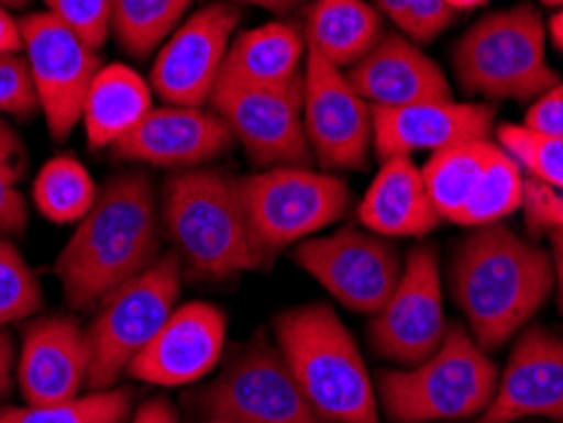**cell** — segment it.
Wrapping results in <instances>:
<instances>
[{"mask_svg":"<svg viewBox=\"0 0 563 423\" xmlns=\"http://www.w3.org/2000/svg\"><path fill=\"white\" fill-rule=\"evenodd\" d=\"M151 110L153 87L135 69L125 64L102 66L87 91L81 112L87 145L92 151H112Z\"/></svg>","mask_w":563,"mask_h":423,"instance_id":"24","label":"cell"},{"mask_svg":"<svg viewBox=\"0 0 563 423\" xmlns=\"http://www.w3.org/2000/svg\"><path fill=\"white\" fill-rule=\"evenodd\" d=\"M99 196L97 182L77 157L48 160L33 180V203L52 223H79Z\"/></svg>","mask_w":563,"mask_h":423,"instance_id":"27","label":"cell"},{"mask_svg":"<svg viewBox=\"0 0 563 423\" xmlns=\"http://www.w3.org/2000/svg\"><path fill=\"white\" fill-rule=\"evenodd\" d=\"M498 365L460 322L442 345L411 368L378 372L376 396L394 423L470 421L483 416L498 388Z\"/></svg>","mask_w":563,"mask_h":423,"instance_id":"5","label":"cell"},{"mask_svg":"<svg viewBox=\"0 0 563 423\" xmlns=\"http://www.w3.org/2000/svg\"><path fill=\"white\" fill-rule=\"evenodd\" d=\"M450 287L475 343L500 350L553 294L551 252L503 223L479 226L454 248Z\"/></svg>","mask_w":563,"mask_h":423,"instance_id":"2","label":"cell"},{"mask_svg":"<svg viewBox=\"0 0 563 423\" xmlns=\"http://www.w3.org/2000/svg\"><path fill=\"white\" fill-rule=\"evenodd\" d=\"M194 0H112V33L135 59L157 52L184 23Z\"/></svg>","mask_w":563,"mask_h":423,"instance_id":"28","label":"cell"},{"mask_svg":"<svg viewBox=\"0 0 563 423\" xmlns=\"http://www.w3.org/2000/svg\"><path fill=\"white\" fill-rule=\"evenodd\" d=\"M163 215L153 182L125 172L104 182L56 259L64 297L89 310L161 259Z\"/></svg>","mask_w":563,"mask_h":423,"instance_id":"1","label":"cell"},{"mask_svg":"<svg viewBox=\"0 0 563 423\" xmlns=\"http://www.w3.org/2000/svg\"><path fill=\"white\" fill-rule=\"evenodd\" d=\"M446 335L444 289L439 254L432 244H419L404 256L399 285L374 314L368 327L378 358L411 368L427 360Z\"/></svg>","mask_w":563,"mask_h":423,"instance_id":"12","label":"cell"},{"mask_svg":"<svg viewBox=\"0 0 563 423\" xmlns=\"http://www.w3.org/2000/svg\"><path fill=\"white\" fill-rule=\"evenodd\" d=\"M361 226L384 238H421L439 226L421 168L411 157L380 160L376 178L358 203Z\"/></svg>","mask_w":563,"mask_h":423,"instance_id":"22","label":"cell"},{"mask_svg":"<svg viewBox=\"0 0 563 423\" xmlns=\"http://www.w3.org/2000/svg\"><path fill=\"white\" fill-rule=\"evenodd\" d=\"M31 3V0H0V5H5L8 11H11V8H26Z\"/></svg>","mask_w":563,"mask_h":423,"instance_id":"48","label":"cell"},{"mask_svg":"<svg viewBox=\"0 0 563 423\" xmlns=\"http://www.w3.org/2000/svg\"><path fill=\"white\" fill-rule=\"evenodd\" d=\"M277 347L300 391L328 423H378L376 383L330 304L285 310L275 320Z\"/></svg>","mask_w":563,"mask_h":423,"instance_id":"3","label":"cell"},{"mask_svg":"<svg viewBox=\"0 0 563 423\" xmlns=\"http://www.w3.org/2000/svg\"><path fill=\"white\" fill-rule=\"evenodd\" d=\"M305 59V33L287 21H272L231 38L221 77L242 85L279 87L302 77Z\"/></svg>","mask_w":563,"mask_h":423,"instance_id":"23","label":"cell"},{"mask_svg":"<svg viewBox=\"0 0 563 423\" xmlns=\"http://www.w3.org/2000/svg\"><path fill=\"white\" fill-rule=\"evenodd\" d=\"M371 107H409L452 99L442 66L404 33H384L363 59L345 71Z\"/></svg>","mask_w":563,"mask_h":423,"instance_id":"21","label":"cell"},{"mask_svg":"<svg viewBox=\"0 0 563 423\" xmlns=\"http://www.w3.org/2000/svg\"><path fill=\"white\" fill-rule=\"evenodd\" d=\"M178 297L180 259L178 254H168L99 302V312L89 327V391H107L118 383L120 372L128 370L161 333L165 320L178 307Z\"/></svg>","mask_w":563,"mask_h":423,"instance_id":"8","label":"cell"},{"mask_svg":"<svg viewBox=\"0 0 563 423\" xmlns=\"http://www.w3.org/2000/svg\"><path fill=\"white\" fill-rule=\"evenodd\" d=\"M132 405L128 388H107L71 401L48 405H15L0 411V423H122Z\"/></svg>","mask_w":563,"mask_h":423,"instance_id":"29","label":"cell"},{"mask_svg":"<svg viewBox=\"0 0 563 423\" xmlns=\"http://www.w3.org/2000/svg\"><path fill=\"white\" fill-rule=\"evenodd\" d=\"M19 23L38 110L52 137L66 140L81 122L87 91L102 69L99 52L46 11L31 13Z\"/></svg>","mask_w":563,"mask_h":423,"instance_id":"13","label":"cell"},{"mask_svg":"<svg viewBox=\"0 0 563 423\" xmlns=\"http://www.w3.org/2000/svg\"><path fill=\"white\" fill-rule=\"evenodd\" d=\"M21 155H23L21 137L15 135V130L11 127V124L0 118V160L15 163Z\"/></svg>","mask_w":563,"mask_h":423,"instance_id":"43","label":"cell"},{"mask_svg":"<svg viewBox=\"0 0 563 423\" xmlns=\"http://www.w3.org/2000/svg\"><path fill=\"white\" fill-rule=\"evenodd\" d=\"M454 74L470 94L533 102L559 85L545 56V23L533 5L487 13L454 46Z\"/></svg>","mask_w":563,"mask_h":423,"instance_id":"6","label":"cell"},{"mask_svg":"<svg viewBox=\"0 0 563 423\" xmlns=\"http://www.w3.org/2000/svg\"><path fill=\"white\" fill-rule=\"evenodd\" d=\"M242 13L234 3H209L180 23L157 52L151 87L163 102L203 107L221 77Z\"/></svg>","mask_w":563,"mask_h":423,"instance_id":"15","label":"cell"},{"mask_svg":"<svg viewBox=\"0 0 563 423\" xmlns=\"http://www.w3.org/2000/svg\"><path fill=\"white\" fill-rule=\"evenodd\" d=\"M128 423H178V416L165 398H153V401L140 405Z\"/></svg>","mask_w":563,"mask_h":423,"instance_id":"39","label":"cell"},{"mask_svg":"<svg viewBox=\"0 0 563 423\" xmlns=\"http://www.w3.org/2000/svg\"><path fill=\"white\" fill-rule=\"evenodd\" d=\"M526 219L533 231L563 229V193L538 180H526Z\"/></svg>","mask_w":563,"mask_h":423,"instance_id":"37","label":"cell"},{"mask_svg":"<svg viewBox=\"0 0 563 423\" xmlns=\"http://www.w3.org/2000/svg\"><path fill=\"white\" fill-rule=\"evenodd\" d=\"M163 231L178 259L209 279L260 269L269 259L246 219L239 178L217 168H190L163 190Z\"/></svg>","mask_w":563,"mask_h":423,"instance_id":"4","label":"cell"},{"mask_svg":"<svg viewBox=\"0 0 563 423\" xmlns=\"http://www.w3.org/2000/svg\"><path fill=\"white\" fill-rule=\"evenodd\" d=\"M229 3H244V5L264 8V11H272V13H285V11H292L295 5H300L302 0H229Z\"/></svg>","mask_w":563,"mask_h":423,"instance_id":"45","label":"cell"},{"mask_svg":"<svg viewBox=\"0 0 563 423\" xmlns=\"http://www.w3.org/2000/svg\"><path fill=\"white\" fill-rule=\"evenodd\" d=\"M38 110V94L23 52L0 54V112L29 120ZM41 112V110H38Z\"/></svg>","mask_w":563,"mask_h":423,"instance_id":"34","label":"cell"},{"mask_svg":"<svg viewBox=\"0 0 563 423\" xmlns=\"http://www.w3.org/2000/svg\"><path fill=\"white\" fill-rule=\"evenodd\" d=\"M493 124V107L477 102L444 99L409 107H374V153L378 160L437 153L467 140H487Z\"/></svg>","mask_w":563,"mask_h":423,"instance_id":"19","label":"cell"},{"mask_svg":"<svg viewBox=\"0 0 563 423\" xmlns=\"http://www.w3.org/2000/svg\"><path fill=\"white\" fill-rule=\"evenodd\" d=\"M209 423H231V421H219V419H213V421H209Z\"/></svg>","mask_w":563,"mask_h":423,"instance_id":"50","label":"cell"},{"mask_svg":"<svg viewBox=\"0 0 563 423\" xmlns=\"http://www.w3.org/2000/svg\"><path fill=\"white\" fill-rule=\"evenodd\" d=\"M444 3L450 5L454 13H462V11H475V8H483L487 0H444Z\"/></svg>","mask_w":563,"mask_h":423,"instance_id":"47","label":"cell"},{"mask_svg":"<svg viewBox=\"0 0 563 423\" xmlns=\"http://www.w3.org/2000/svg\"><path fill=\"white\" fill-rule=\"evenodd\" d=\"M549 36H551V41H553V46H556L559 52L563 54V8H559V11L551 15V21H549Z\"/></svg>","mask_w":563,"mask_h":423,"instance_id":"46","label":"cell"},{"mask_svg":"<svg viewBox=\"0 0 563 423\" xmlns=\"http://www.w3.org/2000/svg\"><path fill=\"white\" fill-rule=\"evenodd\" d=\"M46 13L77 33L87 46L102 52L112 33V0H44Z\"/></svg>","mask_w":563,"mask_h":423,"instance_id":"33","label":"cell"},{"mask_svg":"<svg viewBox=\"0 0 563 423\" xmlns=\"http://www.w3.org/2000/svg\"><path fill=\"white\" fill-rule=\"evenodd\" d=\"M302 33L310 52L341 71L358 64L384 36L380 13L366 0H312Z\"/></svg>","mask_w":563,"mask_h":423,"instance_id":"25","label":"cell"},{"mask_svg":"<svg viewBox=\"0 0 563 423\" xmlns=\"http://www.w3.org/2000/svg\"><path fill=\"white\" fill-rule=\"evenodd\" d=\"M526 419L563 423V337L541 325L518 335L493 401L477 423Z\"/></svg>","mask_w":563,"mask_h":423,"instance_id":"16","label":"cell"},{"mask_svg":"<svg viewBox=\"0 0 563 423\" xmlns=\"http://www.w3.org/2000/svg\"><path fill=\"white\" fill-rule=\"evenodd\" d=\"M407 5H409V0H374L376 11L384 13L386 19H391L396 26H399L404 13H407Z\"/></svg>","mask_w":563,"mask_h":423,"instance_id":"44","label":"cell"},{"mask_svg":"<svg viewBox=\"0 0 563 423\" xmlns=\"http://www.w3.org/2000/svg\"><path fill=\"white\" fill-rule=\"evenodd\" d=\"M292 259L338 304L355 314H376L399 285L404 259L391 238L366 229H338L305 238Z\"/></svg>","mask_w":563,"mask_h":423,"instance_id":"9","label":"cell"},{"mask_svg":"<svg viewBox=\"0 0 563 423\" xmlns=\"http://www.w3.org/2000/svg\"><path fill=\"white\" fill-rule=\"evenodd\" d=\"M495 151L498 145L490 140H467L429 155V160L421 165V178L439 219L460 223L462 213L483 186Z\"/></svg>","mask_w":563,"mask_h":423,"instance_id":"26","label":"cell"},{"mask_svg":"<svg viewBox=\"0 0 563 423\" xmlns=\"http://www.w3.org/2000/svg\"><path fill=\"white\" fill-rule=\"evenodd\" d=\"M454 13L444 0H409L407 13L399 23L404 36H409L413 44H427V41L437 38L450 23L454 21Z\"/></svg>","mask_w":563,"mask_h":423,"instance_id":"35","label":"cell"},{"mask_svg":"<svg viewBox=\"0 0 563 423\" xmlns=\"http://www.w3.org/2000/svg\"><path fill=\"white\" fill-rule=\"evenodd\" d=\"M92 368V343L77 322L48 318L29 327L21 345L19 386L29 405L71 401Z\"/></svg>","mask_w":563,"mask_h":423,"instance_id":"20","label":"cell"},{"mask_svg":"<svg viewBox=\"0 0 563 423\" xmlns=\"http://www.w3.org/2000/svg\"><path fill=\"white\" fill-rule=\"evenodd\" d=\"M246 219L267 256L300 244L341 221L351 209V188L335 172L308 165H277L239 178Z\"/></svg>","mask_w":563,"mask_h":423,"instance_id":"7","label":"cell"},{"mask_svg":"<svg viewBox=\"0 0 563 423\" xmlns=\"http://www.w3.org/2000/svg\"><path fill=\"white\" fill-rule=\"evenodd\" d=\"M209 104L260 168L308 165L314 157L302 118V77L279 87L219 77Z\"/></svg>","mask_w":563,"mask_h":423,"instance_id":"11","label":"cell"},{"mask_svg":"<svg viewBox=\"0 0 563 423\" xmlns=\"http://www.w3.org/2000/svg\"><path fill=\"white\" fill-rule=\"evenodd\" d=\"M302 118L312 155L328 170H361L374 147V107L308 48L302 71Z\"/></svg>","mask_w":563,"mask_h":423,"instance_id":"14","label":"cell"},{"mask_svg":"<svg viewBox=\"0 0 563 423\" xmlns=\"http://www.w3.org/2000/svg\"><path fill=\"white\" fill-rule=\"evenodd\" d=\"M13 343L5 333H0V398L11 391L13 383Z\"/></svg>","mask_w":563,"mask_h":423,"instance_id":"42","label":"cell"},{"mask_svg":"<svg viewBox=\"0 0 563 423\" xmlns=\"http://www.w3.org/2000/svg\"><path fill=\"white\" fill-rule=\"evenodd\" d=\"M209 416L231 423H328L289 372L279 347L254 339L223 365L201 393Z\"/></svg>","mask_w":563,"mask_h":423,"instance_id":"10","label":"cell"},{"mask_svg":"<svg viewBox=\"0 0 563 423\" xmlns=\"http://www.w3.org/2000/svg\"><path fill=\"white\" fill-rule=\"evenodd\" d=\"M526 198V178L520 165L503 151L498 145L487 172L479 186L477 196L472 198L470 205L462 213L460 226L479 229V226H493L500 223L505 215L518 211L523 205Z\"/></svg>","mask_w":563,"mask_h":423,"instance_id":"30","label":"cell"},{"mask_svg":"<svg viewBox=\"0 0 563 423\" xmlns=\"http://www.w3.org/2000/svg\"><path fill=\"white\" fill-rule=\"evenodd\" d=\"M15 52H23L21 23L13 19L5 5H0V54H15Z\"/></svg>","mask_w":563,"mask_h":423,"instance_id":"40","label":"cell"},{"mask_svg":"<svg viewBox=\"0 0 563 423\" xmlns=\"http://www.w3.org/2000/svg\"><path fill=\"white\" fill-rule=\"evenodd\" d=\"M541 3L549 8H563V0H541Z\"/></svg>","mask_w":563,"mask_h":423,"instance_id":"49","label":"cell"},{"mask_svg":"<svg viewBox=\"0 0 563 423\" xmlns=\"http://www.w3.org/2000/svg\"><path fill=\"white\" fill-rule=\"evenodd\" d=\"M44 304L36 274L23 254L0 236V327L29 318Z\"/></svg>","mask_w":563,"mask_h":423,"instance_id":"32","label":"cell"},{"mask_svg":"<svg viewBox=\"0 0 563 423\" xmlns=\"http://www.w3.org/2000/svg\"><path fill=\"white\" fill-rule=\"evenodd\" d=\"M523 127L538 132V135L563 137V81L533 99L526 110Z\"/></svg>","mask_w":563,"mask_h":423,"instance_id":"38","label":"cell"},{"mask_svg":"<svg viewBox=\"0 0 563 423\" xmlns=\"http://www.w3.org/2000/svg\"><path fill=\"white\" fill-rule=\"evenodd\" d=\"M234 135L213 110L203 107L165 104L132 127L112 153L120 160L153 165V168H201L231 151Z\"/></svg>","mask_w":563,"mask_h":423,"instance_id":"17","label":"cell"},{"mask_svg":"<svg viewBox=\"0 0 563 423\" xmlns=\"http://www.w3.org/2000/svg\"><path fill=\"white\" fill-rule=\"evenodd\" d=\"M551 242V261H553V289H556L559 310L563 312V229L545 231Z\"/></svg>","mask_w":563,"mask_h":423,"instance_id":"41","label":"cell"},{"mask_svg":"<svg viewBox=\"0 0 563 423\" xmlns=\"http://www.w3.org/2000/svg\"><path fill=\"white\" fill-rule=\"evenodd\" d=\"M19 165L0 160V234H23L29 226V203L19 190Z\"/></svg>","mask_w":563,"mask_h":423,"instance_id":"36","label":"cell"},{"mask_svg":"<svg viewBox=\"0 0 563 423\" xmlns=\"http://www.w3.org/2000/svg\"><path fill=\"white\" fill-rule=\"evenodd\" d=\"M227 345V314L209 302H188L173 310L128 372L145 383L176 388L201 380L217 368Z\"/></svg>","mask_w":563,"mask_h":423,"instance_id":"18","label":"cell"},{"mask_svg":"<svg viewBox=\"0 0 563 423\" xmlns=\"http://www.w3.org/2000/svg\"><path fill=\"white\" fill-rule=\"evenodd\" d=\"M498 145L531 180L563 193V137L538 135L523 124H503L498 130Z\"/></svg>","mask_w":563,"mask_h":423,"instance_id":"31","label":"cell"}]
</instances>
